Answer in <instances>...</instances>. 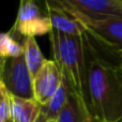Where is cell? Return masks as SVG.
I'll use <instances>...</instances> for the list:
<instances>
[{
  "mask_svg": "<svg viewBox=\"0 0 122 122\" xmlns=\"http://www.w3.org/2000/svg\"><path fill=\"white\" fill-rule=\"evenodd\" d=\"M11 119V101L10 93L0 82V122H6Z\"/></svg>",
  "mask_w": 122,
  "mask_h": 122,
  "instance_id": "cell-14",
  "label": "cell"
},
{
  "mask_svg": "<svg viewBox=\"0 0 122 122\" xmlns=\"http://www.w3.org/2000/svg\"><path fill=\"white\" fill-rule=\"evenodd\" d=\"M48 122H57V121H55V120H49Z\"/></svg>",
  "mask_w": 122,
  "mask_h": 122,
  "instance_id": "cell-18",
  "label": "cell"
},
{
  "mask_svg": "<svg viewBox=\"0 0 122 122\" xmlns=\"http://www.w3.org/2000/svg\"><path fill=\"white\" fill-rule=\"evenodd\" d=\"M118 122H122V119H120V120H119Z\"/></svg>",
  "mask_w": 122,
  "mask_h": 122,
  "instance_id": "cell-19",
  "label": "cell"
},
{
  "mask_svg": "<svg viewBox=\"0 0 122 122\" xmlns=\"http://www.w3.org/2000/svg\"><path fill=\"white\" fill-rule=\"evenodd\" d=\"M11 121L36 122L41 114V105L34 99H23L10 94Z\"/></svg>",
  "mask_w": 122,
  "mask_h": 122,
  "instance_id": "cell-9",
  "label": "cell"
},
{
  "mask_svg": "<svg viewBox=\"0 0 122 122\" xmlns=\"http://www.w3.org/2000/svg\"><path fill=\"white\" fill-rule=\"evenodd\" d=\"M72 89L67 81L63 77L62 82H61L60 87L58 88L57 92L54 94V97L51 99V101L44 106H41V112L46 116V118L49 120H57L58 116L63 109L64 105L66 104L67 100H69L70 93H71Z\"/></svg>",
  "mask_w": 122,
  "mask_h": 122,
  "instance_id": "cell-11",
  "label": "cell"
},
{
  "mask_svg": "<svg viewBox=\"0 0 122 122\" xmlns=\"http://www.w3.org/2000/svg\"><path fill=\"white\" fill-rule=\"evenodd\" d=\"M86 49L88 112L94 122H118L122 119V66L100 56L90 44Z\"/></svg>",
  "mask_w": 122,
  "mask_h": 122,
  "instance_id": "cell-1",
  "label": "cell"
},
{
  "mask_svg": "<svg viewBox=\"0 0 122 122\" xmlns=\"http://www.w3.org/2000/svg\"><path fill=\"white\" fill-rule=\"evenodd\" d=\"M53 30L51 23L47 16H43L34 0H19L17 17L11 33L20 38L49 34Z\"/></svg>",
  "mask_w": 122,
  "mask_h": 122,
  "instance_id": "cell-4",
  "label": "cell"
},
{
  "mask_svg": "<svg viewBox=\"0 0 122 122\" xmlns=\"http://www.w3.org/2000/svg\"><path fill=\"white\" fill-rule=\"evenodd\" d=\"M1 81L10 94L23 99H34L33 77L24 55L6 60Z\"/></svg>",
  "mask_w": 122,
  "mask_h": 122,
  "instance_id": "cell-5",
  "label": "cell"
},
{
  "mask_svg": "<svg viewBox=\"0 0 122 122\" xmlns=\"http://www.w3.org/2000/svg\"><path fill=\"white\" fill-rule=\"evenodd\" d=\"M6 122H12V121H11V119H10V120H9V121H6Z\"/></svg>",
  "mask_w": 122,
  "mask_h": 122,
  "instance_id": "cell-20",
  "label": "cell"
},
{
  "mask_svg": "<svg viewBox=\"0 0 122 122\" xmlns=\"http://www.w3.org/2000/svg\"><path fill=\"white\" fill-rule=\"evenodd\" d=\"M47 17L54 30L69 36H86L87 29L60 0H45Z\"/></svg>",
  "mask_w": 122,
  "mask_h": 122,
  "instance_id": "cell-7",
  "label": "cell"
},
{
  "mask_svg": "<svg viewBox=\"0 0 122 122\" xmlns=\"http://www.w3.org/2000/svg\"><path fill=\"white\" fill-rule=\"evenodd\" d=\"M8 59H4V58L0 57V82L2 80V75H3V72H4V67H5V63Z\"/></svg>",
  "mask_w": 122,
  "mask_h": 122,
  "instance_id": "cell-15",
  "label": "cell"
},
{
  "mask_svg": "<svg viewBox=\"0 0 122 122\" xmlns=\"http://www.w3.org/2000/svg\"><path fill=\"white\" fill-rule=\"evenodd\" d=\"M112 54H114L115 57H116V60L120 63V65L122 66V49L121 51H115V53H112Z\"/></svg>",
  "mask_w": 122,
  "mask_h": 122,
  "instance_id": "cell-16",
  "label": "cell"
},
{
  "mask_svg": "<svg viewBox=\"0 0 122 122\" xmlns=\"http://www.w3.org/2000/svg\"><path fill=\"white\" fill-rule=\"evenodd\" d=\"M73 10L91 17H122V0H61Z\"/></svg>",
  "mask_w": 122,
  "mask_h": 122,
  "instance_id": "cell-8",
  "label": "cell"
},
{
  "mask_svg": "<svg viewBox=\"0 0 122 122\" xmlns=\"http://www.w3.org/2000/svg\"><path fill=\"white\" fill-rule=\"evenodd\" d=\"M36 122H48V119L46 118V116H45L44 114H43L42 112H41V114H40V116H39V118L36 119Z\"/></svg>",
  "mask_w": 122,
  "mask_h": 122,
  "instance_id": "cell-17",
  "label": "cell"
},
{
  "mask_svg": "<svg viewBox=\"0 0 122 122\" xmlns=\"http://www.w3.org/2000/svg\"><path fill=\"white\" fill-rule=\"evenodd\" d=\"M64 5L85 26L87 36H92L112 53L122 49V17H91L73 10L66 4Z\"/></svg>",
  "mask_w": 122,
  "mask_h": 122,
  "instance_id": "cell-3",
  "label": "cell"
},
{
  "mask_svg": "<svg viewBox=\"0 0 122 122\" xmlns=\"http://www.w3.org/2000/svg\"><path fill=\"white\" fill-rule=\"evenodd\" d=\"M24 55V46L16 41L11 32L0 33V57L4 59L20 57Z\"/></svg>",
  "mask_w": 122,
  "mask_h": 122,
  "instance_id": "cell-13",
  "label": "cell"
},
{
  "mask_svg": "<svg viewBox=\"0 0 122 122\" xmlns=\"http://www.w3.org/2000/svg\"><path fill=\"white\" fill-rule=\"evenodd\" d=\"M63 79L62 72L54 60H47L33 77L34 100L44 106L57 92Z\"/></svg>",
  "mask_w": 122,
  "mask_h": 122,
  "instance_id": "cell-6",
  "label": "cell"
},
{
  "mask_svg": "<svg viewBox=\"0 0 122 122\" xmlns=\"http://www.w3.org/2000/svg\"><path fill=\"white\" fill-rule=\"evenodd\" d=\"M24 57L32 77L39 73L48 59L44 57L34 36H28L24 40Z\"/></svg>",
  "mask_w": 122,
  "mask_h": 122,
  "instance_id": "cell-12",
  "label": "cell"
},
{
  "mask_svg": "<svg viewBox=\"0 0 122 122\" xmlns=\"http://www.w3.org/2000/svg\"><path fill=\"white\" fill-rule=\"evenodd\" d=\"M57 122H94L84 99L71 91L69 100L58 116Z\"/></svg>",
  "mask_w": 122,
  "mask_h": 122,
  "instance_id": "cell-10",
  "label": "cell"
},
{
  "mask_svg": "<svg viewBox=\"0 0 122 122\" xmlns=\"http://www.w3.org/2000/svg\"><path fill=\"white\" fill-rule=\"evenodd\" d=\"M54 61L72 91L85 101L87 86V55L85 36H69L51 30L49 33Z\"/></svg>",
  "mask_w": 122,
  "mask_h": 122,
  "instance_id": "cell-2",
  "label": "cell"
}]
</instances>
